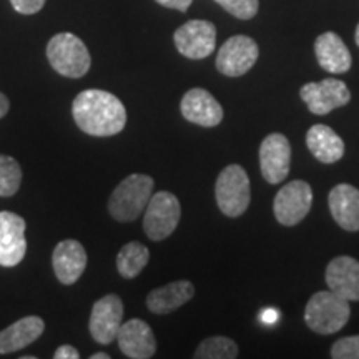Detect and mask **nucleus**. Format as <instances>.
Wrapping results in <instances>:
<instances>
[{
  "label": "nucleus",
  "mask_w": 359,
  "mask_h": 359,
  "mask_svg": "<svg viewBox=\"0 0 359 359\" xmlns=\"http://www.w3.org/2000/svg\"><path fill=\"white\" fill-rule=\"evenodd\" d=\"M238 353L235 341L224 336H213L201 341L193 356L196 359H235Z\"/></svg>",
  "instance_id": "b1692460"
},
{
  "label": "nucleus",
  "mask_w": 359,
  "mask_h": 359,
  "mask_svg": "<svg viewBox=\"0 0 359 359\" xmlns=\"http://www.w3.org/2000/svg\"><path fill=\"white\" fill-rule=\"evenodd\" d=\"M262 320L266 321L268 325H271V323H275L278 320V311H275V309H268V311H264Z\"/></svg>",
  "instance_id": "2f4dec72"
},
{
  "label": "nucleus",
  "mask_w": 359,
  "mask_h": 359,
  "mask_svg": "<svg viewBox=\"0 0 359 359\" xmlns=\"http://www.w3.org/2000/svg\"><path fill=\"white\" fill-rule=\"evenodd\" d=\"M313 205V190L303 180L286 183L276 193L273 212L283 226H294L306 218Z\"/></svg>",
  "instance_id": "0eeeda50"
},
{
  "label": "nucleus",
  "mask_w": 359,
  "mask_h": 359,
  "mask_svg": "<svg viewBox=\"0 0 359 359\" xmlns=\"http://www.w3.org/2000/svg\"><path fill=\"white\" fill-rule=\"evenodd\" d=\"M180 110L188 122L212 128L222 123L223 109L217 98L205 88H191L183 95Z\"/></svg>",
  "instance_id": "4468645a"
},
{
  "label": "nucleus",
  "mask_w": 359,
  "mask_h": 359,
  "mask_svg": "<svg viewBox=\"0 0 359 359\" xmlns=\"http://www.w3.org/2000/svg\"><path fill=\"white\" fill-rule=\"evenodd\" d=\"M90 359H110V354L95 353V354H92V356H90Z\"/></svg>",
  "instance_id": "473e14b6"
},
{
  "label": "nucleus",
  "mask_w": 359,
  "mask_h": 359,
  "mask_svg": "<svg viewBox=\"0 0 359 359\" xmlns=\"http://www.w3.org/2000/svg\"><path fill=\"white\" fill-rule=\"evenodd\" d=\"M155 182L148 175L133 173L118 183L109 200V212L116 222H135L145 212Z\"/></svg>",
  "instance_id": "7ed1b4c3"
},
{
  "label": "nucleus",
  "mask_w": 359,
  "mask_h": 359,
  "mask_svg": "<svg viewBox=\"0 0 359 359\" xmlns=\"http://www.w3.org/2000/svg\"><path fill=\"white\" fill-rule=\"evenodd\" d=\"M22 183V168L12 156L0 155V196H13Z\"/></svg>",
  "instance_id": "393cba45"
},
{
  "label": "nucleus",
  "mask_w": 359,
  "mask_h": 359,
  "mask_svg": "<svg viewBox=\"0 0 359 359\" xmlns=\"http://www.w3.org/2000/svg\"><path fill=\"white\" fill-rule=\"evenodd\" d=\"M314 52L321 69L331 74H344L351 69V53L346 43L334 32H325L314 42Z\"/></svg>",
  "instance_id": "6ab92c4d"
},
{
  "label": "nucleus",
  "mask_w": 359,
  "mask_h": 359,
  "mask_svg": "<svg viewBox=\"0 0 359 359\" xmlns=\"http://www.w3.org/2000/svg\"><path fill=\"white\" fill-rule=\"evenodd\" d=\"M182 218V206L173 193L158 191L151 195L145 208L143 230L151 241H161L177 230Z\"/></svg>",
  "instance_id": "423d86ee"
},
{
  "label": "nucleus",
  "mask_w": 359,
  "mask_h": 359,
  "mask_svg": "<svg viewBox=\"0 0 359 359\" xmlns=\"http://www.w3.org/2000/svg\"><path fill=\"white\" fill-rule=\"evenodd\" d=\"M77 127L92 137H114L127 125V110L122 100L105 90H83L72 105Z\"/></svg>",
  "instance_id": "f257e3e1"
},
{
  "label": "nucleus",
  "mask_w": 359,
  "mask_h": 359,
  "mask_svg": "<svg viewBox=\"0 0 359 359\" xmlns=\"http://www.w3.org/2000/svg\"><path fill=\"white\" fill-rule=\"evenodd\" d=\"M291 167V145L283 133H269L259 145V168L263 178L278 185L288 177Z\"/></svg>",
  "instance_id": "9b49d317"
},
{
  "label": "nucleus",
  "mask_w": 359,
  "mask_h": 359,
  "mask_svg": "<svg viewBox=\"0 0 359 359\" xmlns=\"http://www.w3.org/2000/svg\"><path fill=\"white\" fill-rule=\"evenodd\" d=\"M306 145L314 158L325 165L336 163V161H339L344 155V142L341 140L339 135L331 127H327V125H313V127L308 130Z\"/></svg>",
  "instance_id": "4be33fe9"
},
{
  "label": "nucleus",
  "mask_w": 359,
  "mask_h": 359,
  "mask_svg": "<svg viewBox=\"0 0 359 359\" xmlns=\"http://www.w3.org/2000/svg\"><path fill=\"white\" fill-rule=\"evenodd\" d=\"M193 294H195V286L191 281H173L150 291L147 296V306L155 314H168L190 302Z\"/></svg>",
  "instance_id": "412c9836"
},
{
  "label": "nucleus",
  "mask_w": 359,
  "mask_h": 359,
  "mask_svg": "<svg viewBox=\"0 0 359 359\" xmlns=\"http://www.w3.org/2000/svg\"><path fill=\"white\" fill-rule=\"evenodd\" d=\"M333 359H359V334L341 338L331 346Z\"/></svg>",
  "instance_id": "bb28decb"
},
{
  "label": "nucleus",
  "mask_w": 359,
  "mask_h": 359,
  "mask_svg": "<svg viewBox=\"0 0 359 359\" xmlns=\"http://www.w3.org/2000/svg\"><path fill=\"white\" fill-rule=\"evenodd\" d=\"M47 58L57 74L69 79H80L90 70L92 58L88 48L77 35L57 34L47 45Z\"/></svg>",
  "instance_id": "20e7f679"
},
{
  "label": "nucleus",
  "mask_w": 359,
  "mask_h": 359,
  "mask_svg": "<svg viewBox=\"0 0 359 359\" xmlns=\"http://www.w3.org/2000/svg\"><path fill=\"white\" fill-rule=\"evenodd\" d=\"M299 97L314 115H327L339 107L348 105L351 92L348 85L338 79H325L321 82L303 85Z\"/></svg>",
  "instance_id": "1a4fd4ad"
},
{
  "label": "nucleus",
  "mask_w": 359,
  "mask_h": 359,
  "mask_svg": "<svg viewBox=\"0 0 359 359\" xmlns=\"http://www.w3.org/2000/svg\"><path fill=\"white\" fill-rule=\"evenodd\" d=\"M326 285L348 302H359V262L353 257H336L326 268Z\"/></svg>",
  "instance_id": "f3484780"
},
{
  "label": "nucleus",
  "mask_w": 359,
  "mask_h": 359,
  "mask_svg": "<svg viewBox=\"0 0 359 359\" xmlns=\"http://www.w3.org/2000/svg\"><path fill=\"white\" fill-rule=\"evenodd\" d=\"M12 7L24 15H32L43 8L45 0H11Z\"/></svg>",
  "instance_id": "cd10ccee"
},
{
  "label": "nucleus",
  "mask_w": 359,
  "mask_h": 359,
  "mask_svg": "<svg viewBox=\"0 0 359 359\" xmlns=\"http://www.w3.org/2000/svg\"><path fill=\"white\" fill-rule=\"evenodd\" d=\"M177 50L191 60L210 57L217 45V27L208 20H190L173 35Z\"/></svg>",
  "instance_id": "9d476101"
},
{
  "label": "nucleus",
  "mask_w": 359,
  "mask_h": 359,
  "mask_svg": "<svg viewBox=\"0 0 359 359\" xmlns=\"http://www.w3.org/2000/svg\"><path fill=\"white\" fill-rule=\"evenodd\" d=\"M25 219L12 212H0V266H17L27 253Z\"/></svg>",
  "instance_id": "ddd939ff"
},
{
  "label": "nucleus",
  "mask_w": 359,
  "mask_h": 359,
  "mask_svg": "<svg viewBox=\"0 0 359 359\" xmlns=\"http://www.w3.org/2000/svg\"><path fill=\"white\" fill-rule=\"evenodd\" d=\"M52 264L57 280L62 285L70 286L80 280L87 268V251L79 241L64 240L53 250Z\"/></svg>",
  "instance_id": "dca6fc26"
},
{
  "label": "nucleus",
  "mask_w": 359,
  "mask_h": 359,
  "mask_svg": "<svg viewBox=\"0 0 359 359\" xmlns=\"http://www.w3.org/2000/svg\"><path fill=\"white\" fill-rule=\"evenodd\" d=\"M218 208L228 218L241 217L251 203L248 173L240 165H228L219 172L215 185Z\"/></svg>",
  "instance_id": "39448f33"
},
{
  "label": "nucleus",
  "mask_w": 359,
  "mask_h": 359,
  "mask_svg": "<svg viewBox=\"0 0 359 359\" xmlns=\"http://www.w3.org/2000/svg\"><path fill=\"white\" fill-rule=\"evenodd\" d=\"M8 109H11V103H8V98L0 92V118H4L8 114Z\"/></svg>",
  "instance_id": "7c9ffc66"
},
{
  "label": "nucleus",
  "mask_w": 359,
  "mask_h": 359,
  "mask_svg": "<svg viewBox=\"0 0 359 359\" xmlns=\"http://www.w3.org/2000/svg\"><path fill=\"white\" fill-rule=\"evenodd\" d=\"M123 320V303L116 294H107L93 304L90 314V334L98 344H110L116 339Z\"/></svg>",
  "instance_id": "f8f14e48"
},
{
  "label": "nucleus",
  "mask_w": 359,
  "mask_h": 359,
  "mask_svg": "<svg viewBox=\"0 0 359 359\" xmlns=\"http://www.w3.org/2000/svg\"><path fill=\"white\" fill-rule=\"evenodd\" d=\"M53 358L55 359H79L80 353L74 346H70V344H64V346L55 349Z\"/></svg>",
  "instance_id": "c756f323"
},
{
  "label": "nucleus",
  "mask_w": 359,
  "mask_h": 359,
  "mask_svg": "<svg viewBox=\"0 0 359 359\" xmlns=\"http://www.w3.org/2000/svg\"><path fill=\"white\" fill-rule=\"evenodd\" d=\"M45 331V323L39 316H25L0 331V354L20 351L37 341Z\"/></svg>",
  "instance_id": "aec40b11"
},
{
  "label": "nucleus",
  "mask_w": 359,
  "mask_h": 359,
  "mask_svg": "<svg viewBox=\"0 0 359 359\" xmlns=\"http://www.w3.org/2000/svg\"><path fill=\"white\" fill-rule=\"evenodd\" d=\"M351 316L348 299L331 290L314 293L304 308V321L318 334H334L343 330Z\"/></svg>",
  "instance_id": "f03ea898"
},
{
  "label": "nucleus",
  "mask_w": 359,
  "mask_h": 359,
  "mask_svg": "<svg viewBox=\"0 0 359 359\" xmlns=\"http://www.w3.org/2000/svg\"><path fill=\"white\" fill-rule=\"evenodd\" d=\"M150 251L140 241H130L116 255V269L125 280H133L145 269Z\"/></svg>",
  "instance_id": "5701e85b"
},
{
  "label": "nucleus",
  "mask_w": 359,
  "mask_h": 359,
  "mask_svg": "<svg viewBox=\"0 0 359 359\" xmlns=\"http://www.w3.org/2000/svg\"><path fill=\"white\" fill-rule=\"evenodd\" d=\"M259 57L258 43L246 35H235L222 45L217 55V69L226 77L248 74Z\"/></svg>",
  "instance_id": "6e6552de"
},
{
  "label": "nucleus",
  "mask_w": 359,
  "mask_h": 359,
  "mask_svg": "<svg viewBox=\"0 0 359 359\" xmlns=\"http://www.w3.org/2000/svg\"><path fill=\"white\" fill-rule=\"evenodd\" d=\"M155 2H158L160 6L167 8H175V11L187 12L188 8H190L193 0H155Z\"/></svg>",
  "instance_id": "c85d7f7f"
},
{
  "label": "nucleus",
  "mask_w": 359,
  "mask_h": 359,
  "mask_svg": "<svg viewBox=\"0 0 359 359\" xmlns=\"http://www.w3.org/2000/svg\"><path fill=\"white\" fill-rule=\"evenodd\" d=\"M218 6H222L228 13L241 20L253 19L258 13V0H215Z\"/></svg>",
  "instance_id": "a878e982"
},
{
  "label": "nucleus",
  "mask_w": 359,
  "mask_h": 359,
  "mask_svg": "<svg viewBox=\"0 0 359 359\" xmlns=\"http://www.w3.org/2000/svg\"><path fill=\"white\" fill-rule=\"evenodd\" d=\"M118 348L127 358L148 359L156 353V339L151 327L142 320H130L120 326Z\"/></svg>",
  "instance_id": "2eb2a0df"
},
{
  "label": "nucleus",
  "mask_w": 359,
  "mask_h": 359,
  "mask_svg": "<svg viewBox=\"0 0 359 359\" xmlns=\"http://www.w3.org/2000/svg\"><path fill=\"white\" fill-rule=\"evenodd\" d=\"M334 222L346 231H359V190L348 183H339L327 196Z\"/></svg>",
  "instance_id": "a211bd4d"
},
{
  "label": "nucleus",
  "mask_w": 359,
  "mask_h": 359,
  "mask_svg": "<svg viewBox=\"0 0 359 359\" xmlns=\"http://www.w3.org/2000/svg\"><path fill=\"white\" fill-rule=\"evenodd\" d=\"M354 40H356V43H358V47H359V24L356 27V35H354Z\"/></svg>",
  "instance_id": "72a5a7b5"
}]
</instances>
